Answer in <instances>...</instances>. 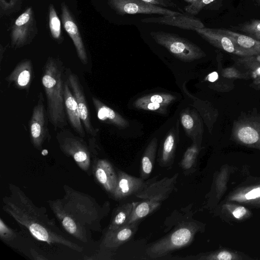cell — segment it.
<instances>
[{
	"instance_id": "obj_1",
	"label": "cell",
	"mask_w": 260,
	"mask_h": 260,
	"mask_svg": "<svg viewBox=\"0 0 260 260\" xmlns=\"http://www.w3.org/2000/svg\"><path fill=\"white\" fill-rule=\"evenodd\" d=\"M9 194L3 199V209L20 226L38 240L77 252L84 247L73 242L50 219L45 209L36 206L18 186L9 184Z\"/></svg>"
},
{
	"instance_id": "obj_2",
	"label": "cell",
	"mask_w": 260,
	"mask_h": 260,
	"mask_svg": "<svg viewBox=\"0 0 260 260\" xmlns=\"http://www.w3.org/2000/svg\"><path fill=\"white\" fill-rule=\"evenodd\" d=\"M64 188L63 198L49 201L48 204L64 230L77 240L88 244L90 231L100 230L103 210L89 196L68 186Z\"/></svg>"
},
{
	"instance_id": "obj_3",
	"label": "cell",
	"mask_w": 260,
	"mask_h": 260,
	"mask_svg": "<svg viewBox=\"0 0 260 260\" xmlns=\"http://www.w3.org/2000/svg\"><path fill=\"white\" fill-rule=\"evenodd\" d=\"M66 78V68L62 60L58 57L49 56L43 68L41 81L49 122L55 131L68 125L63 90Z\"/></svg>"
},
{
	"instance_id": "obj_4",
	"label": "cell",
	"mask_w": 260,
	"mask_h": 260,
	"mask_svg": "<svg viewBox=\"0 0 260 260\" xmlns=\"http://www.w3.org/2000/svg\"><path fill=\"white\" fill-rule=\"evenodd\" d=\"M199 229L197 223L192 222L181 224L170 234L152 244L146 253L152 258H158L186 246L192 241Z\"/></svg>"
},
{
	"instance_id": "obj_5",
	"label": "cell",
	"mask_w": 260,
	"mask_h": 260,
	"mask_svg": "<svg viewBox=\"0 0 260 260\" xmlns=\"http://www.w3.org/2000/svg\"><path fill=\"white\" fill-rule=\"evenodd\" d=\"M150 35L157 44L183 61L190 62L206 56L199 46L178 35L158 30L150 31Z\"/></svg>"
},
{
	"instance_id": "obj_6",
	"label": "cell",
	"mask_w": 260,
	"mask_h": 260,
	"mask_svg": "<svg viewBox=\"0 0 260 260\" xmlns=\"http://www.w3.org/2000/svg\"><path fill=\"white\" fill-rule=\"evenodd\" d=\"M231 139L239 145L260 151V113H242L233 123Z\"/></svg>"
},
{
	"instance_id": "obj_7",
	"label": "cell",
	"mask_w": 260,
	"mask_h": 260,
	"mask_svg": "<svg viewBox=\"0 0 260 260\" xmlns=\"http://www.w3.org/2000/svg\"><path fill=\"white\" fill-rule=\"evenodd\" d=\"M176 173L171 177H165L157 180L154 177L135 196L140 199V204L150 213L157 210L162 202L173 192L178 177Z\"/></svg>"
},
{
	"instance_id": "obj_8",
	"label": "cell",
	"mask_w": 260,
	"mask_h": 260,
	"mask_svg": "<svg viewBox=\"0 0 260 260\" xmlns=\"http://www.w3.org/2000/svg\"><path fill=\"white\" fill-rule=\"evenodd\" d=\"M56 139L65 155L72 157L83 171H89L92 154L89 145L82 137L64 128L57 132Z\"/></svg>"
},
{
	"instance_id": "obj_9",
	"label": "cell",
	"mask_w": 260,
	"mask_h": 260,
	"mask_svg": "<svg viewBox=\"0 0 260 260\" xmlns=\"http://www.w3.org/2000/svg\"><path fill=\"white\" fill-rule=\"evenodd\" d=\"M38 32L37 23L33 8L28 7L11 25V48L17 49L30 44Z\"/></svg>"
},
{
	"instance_id": "obj_10",
	"label": "cell",
	"mask_w": 260,
	"mask_h": 260,
	"mask_svg": "<svg viewBox=\"0 0 260 260\" xmlns=\"http://www.w3.org/2000/svg\"><path fill=\"white\" fill-rule=\"evenodd\" d=\"M44 98L42 92L40 91L28 123L30 141L34 147L39 150L42 149L43 145L46 141L49 142L51 140Z\"/></svg>"
},
{
	"instance_id": "obj_11",
	"label": "cell",
	"mask_w": 260,
	"mask_h": 260,
	"mask_svg": "<svg viewBox=\"0 0 260 260\" xmlns=\"http://www.w3.org/2000/svg\"><path fill=\"white\" fill-rule=\"evenodd\" d=\"M109 6L119 15L126 14H152L174 16L178 11L147 3L142 0H107Z\"/></svg>"
},
{
	"instance_id": "obj_12",
	"label": "cell",
	"mask_w": 260,
	"mask_h": 260,
	"mask_svg": "<svg viewBox=\"0 0 260 260\" xmlns=\"http://www.w3.org/2000/svg\"><path fill=\"white\" fill-rule=\"evenodd\" d=\"M66 76L70 89L76 100L80 117L86 133L88 137H96L99 129L92 124L89 109L79 78L70 68H66Z\"/></svg>"
},
{
	"instance_id": "obj_13",
	"label": "cell",
	"mask_w": 260,
	"mask_h": 260,
	"mask_svg": "<svg viewBox=\"0 0 260 260\" xmlns=\"http://www.w3.org/2000/svg\"><path fill=\"white\" fill-rule=\"evenodd\" d=\"M61 19L64 29L73 41L80 61L86 66L88 58L82 36L73 13L64 2L61 4Z\"/></svg>"
},
{
	"instance_id": "obj_14",
	"label": "cell",
	"mask_w": 260,
	"mask_h": 260,
	"mask_svg": "<svg viewBox=\"0 0 260 260\" xmlns=\"http://www.w3.org/2000/svg\"><path fill=\"white\" fill-rule=\"evenodd\" d=\"M195 31L212 46L226 52L239 56L252 55L238 47L230 37L218 31L217 28L204 27Z\"/></svg>"
},
{
	"instance_id": "obj_15",
	"label": "cell",
	"mask_w": 260,
	"mask_h": 260,
	"mask_svg": "<svg viewBox=\"0 0 260 260\" xmlns=\"http://www.w3.org/2000/svg\"><path fill=\"white\" fill-rule=\"evenodd\" d=\"M141 21L145 23H157L194 31L205 27L200 19L186 12L180 13L174 16L162 15L156 17L145 18Z\"/></svg>"
},
{
	"instance_id": "obj_16",
	"label": "cell",
	"mask_w": 260,
	"mask_h": 260,
	"mask_svg": "<svg viewBox=\"0 0 260 260\" xmlns=\"http://www.w3.org/2000/svg\"><path fill=\"white\" fill-rule=\"evenodd\" d=\"M34 71L32 61L24 59L19 62L11 72L5 78V81L19 90L29 91L34 78Z\"/></svg>"
},
{
	"instance_id": "obj_17",
	"label": "cell",
	"mask_w": 260,
	"mask_h": 260,
	"mask_svg": "<svg viewBox=\"0 0 260 260\" xmlns=\"http://www.w3.org/2000/svg\"><path fill=\"white\" fill-rule=\"evenodd\" d=\"M116 186L112 194L116 200H121L141 191L149 182L141 177L131 176L121 170L117 171Z\"/></svg>"
},
{
	"instance_id": "obj_18",
	"label": "cell",
	"mask_w": 260,
	"mask_h": 260,
	"mask_svg": "<svg viewBox=\"0 0 260 260\" xmlns=\"http://www.w3.org/2000/svg\"><path fill=\"white\" fill-rule=\"evenodd\" d=\"M260 198V178L251 177L231 190L224 201L244 204Z\"/></svg>"
},
{
	"instance_id": "obj_19",
	"label": "cell",
	"mask_w": 260,
	"mask_h": 260,
	"mask_svg": "<svg viewBox=\"0 0 260 260\" xmlns=\"http://www.w3.org/2000/svg\"><path fill=\"white\" fill-rule=\"evenodd\" d=\"M92 169L98 182L112 195L117 185L118 176L111 164L106 159L95 157Z\"/></svg>"
},
{
	"instance_id": "obj_20",
	"label": "cell",
	"mask_w": 260,
	"mask_h": 260,
	"mask_svg": "<svg viewBox=\"0 0 260 260\" xmlns=\"http://www.w3.org/2000/svg\"><path fill=\"white\" fill-rule=\"evenodd\" d=\"M63 90L65 111L69 123L79 136L84 138L86 133L80 117L76 100L70 89L67 76Z\"/></svg>"
},
{
	"instance_id": "obj_21",
	"label": "cell",
	"mask_w": 260,
	"mask_h": 260,
	"mask_svg": "<svg viewBox=\"0 0 260 260\" xmlns=\"http://www.w3.org/2000/svg\"><path fill=\"white\" fill-rule=\"evenodd\" d=\"M219 215L229 223L244 222L252 216V213L246 206L233 201H223L219 207Z\"/></svg>"
},
{
	"instance_id": "obj_22",
	"label": "cell",
	"mask_w": 260,
	"mask_h": 260,
	"mask_svg": "<svg viewBox=\"0 0 260 260\" xmlns=\"http://www.w3.org/2000/svg\"><path fill=\"white\" fill-rule=\"evenodd\" d=\"M0 237L6 244L14 248L31 258V252L34 249L32 244L27 242L28 240L23 238V235H20L7 226L3 220L0 219Z\"/></svg>"
},
{
	"instance_id": "obj_23",
	"label": "cell",
	"mask_w": 260,
	"mask_h": 260,
	"mask_svg": "<svg viewBox=\"0 0 260 260\" xmlns=\"http://www.w3.org/2000/svg\"><path fill=\"white\" fill-rule=\"evenodd\" d=\"M139 222L124 225L114 230L106 231L101 246L106 249H114L130 240L138 228Z\"/></svg>"
},
{
	"instance_id": "obj_24",
	"label": "cell",
	"mask_w": 260,
	"mask_h": 260,
	"mask_svg": "<svg viewBox=\"0 0 260 260\" xmlns=\"http://www.w3.org/2000/svg\"><path fill=\"white\" fill-rule=\"evenodd\" d=\"M91 100L97 117L100 120L107 124H112L120 129L129 126V122L126 119L98 98L92 96Z\"/></svg>"
},
{
	"instance_id": "obj_25",
	"label": "cell",
	"mask_w": 260,
	"mask_h": 260,
	"mask_svg": "<svg viewBox=\"0 0 260 260\" xmlns=\"http://www.w3.org/2000/svg\"><path fill=\"white\" fill-rule=\"evenodd\" d=\"M180 121L183 129L194 142L200 139L203 132V124L201 116L194 110L187 108L180 113Z\"/></svg>"
},
{
	"instance_id": "obj_26",
	"label": "cell",
	"mask_w": 260,
	"mask_h": 260,
	"mask_svg": "<svg viewBox=\"0 0 260 260\" xmlns=\"http://www.w3.org/2000/svg\"><path fill=\"white\" fill-rule=\"evenodd\" d=\"M179 138V122L172 127L164 141L161 154L159 158V164L163 167H171L174 160L175 149Z\"/></svg>"
},
{
	"instance_id": "obj_27",
	"label": "cell",
	"mask_w": 260,
	"mask_h": 260,
	"mask_svg": "<svg viewBox=\"0 0 260 260\" xmlns=\"http://www.w3.org/2000/svg\"><path fill=\"white\" fill-rule=\"evenodd\" d=\"M219 32L230 37L240 48L252 55L260 54V41L249 36L225 28H217Z\"/></svg>"
},
{
	"instance_id": "obj_28",
	"label": "cell",
	"mask_w": 260,
	"mask_h": 260,
	"mask_svg": "<svg viewBox=\"0 0 260 260\" xmlns=\"http://www.w3.org/2000/svg\"><path fill=\"white\" fill-rule=\"evenodd\" d=\"M198 259L202 260H252L254 258L246 253L227 247L200 254Z\"/></svg>"
},
{
	"instance_id": "obj_29",
	"label": "cell",
	"mask_w": 260,
	"mask_h": 260,
	"mask_svg": "<svg viewBox=\"0 0 260 260\" xmlns=\"http://www.w3.org/2000/svg\"><path fill=\"white\" fill-rule=\"evenodd\" d=\"M234 171V167L225 165L222 166L215 175L213 183V195L215 203H218L228 189L230 176Z\"/></svg>"
},
{
	"instance_id": "obj_30",
	"label": "cell",
	"mask_w": 260,
	"mask_h": 260,
	"mask_svg": "<svg viewBox=\"0 0 260 260\" xmlns=\"http://www.w3.org/2000/svg\"><path fill=\"white\" fill-rule=\"evenodd\" d=\"M234 58V65L249 75L252 80L260 76V54Z\"/></svg>"
},
{
	"instance_id": "obj_31",
	"label": "cell",
	"mask_w": 260,
	"mask_h": 260,
	"mask_svg": "<svg viewBox=\"0 0 260 260\" xmlns=\"http://www.w3.org/2000/svg\"><path fill=\"white\" fill-rule=\"evenodd\" d=\"M157 146V139L154 138L147 145L142 157L140 177L146 180L153 168Z\"/></svg>"
},
{
	"instance_id": "obj_32",
	"label": "cell",
	"mask_w": 260,
	"mask_h": 260,
	"mask_svg": "<svg viewBox=\"0 0 260 260\" xmlns=\"http://www.w3.org/2000/svg\"><path fill=\"white\" fill-rule=\"evenodd\" d=\"M138 202H128L119 206L114 213L107 231H113L125 225Z\"/></svg>"
},
{
	"instance_id": "obj_33",
	"label": "cell",
	"mask_w": 260,
	"mask_h": 260,
	"mask_svg": "<svg viewBox=\"0 0 260 260\" xmlns=\"http://www.w3.org/2000/svg\"><path fill=\"white\" fill-rule=\"evenodd\" d=\"M48 24L52 39L58 44L63 41L61 22L54 5L50 4L48 8Z\"/></svg>"
},
{
	"instance_id": "obj_34",
	"label": "cell",
	"mask_w": 260,
	"mask_h": 260,
	"mask_svg": "<svg viewBox=\"0 0 260 260\" xmlns=\"http://www.w3.org/2000/svg\"><path fill=\"white\" fill-rule=\"evenodd\" d=\"M221 59L222 56L221 54H218L217 57L218 66V69L222 77L232 81L236 80L251 79L248 74L242 71L234 64L231 67L222 68Z\"/></svg>"
},
{
	"instance_id": "obj_35",
	"label": "cell",
	"mask_w": 260,
	"mask_h": 260,
	"mask_svg": "<svg viewBox=\"0 0 260 260\" xmlns=\"http://www.w3.org/2000/svg\"><path fill=\"white\" fill-rule=\"evenodd\" d=\"M232 27L260 41V19H251Z\"/></svg>"
},
{
	"instance_id": "obj_36",
	"label": "cell",
	"mask_w": 260,
	"mask_h": 260,
	"mask_svg": "<svg viewBox=\"0 0 260 260\" xmlns=\"http://www.w3.org/2000/svg\"><path fill=\"white\" fill-rule=\"evenodd\" d=\"M176 97L172 94L166 93L150 94L138 98L134 102H152L168 106L176 100Z\"/></svg>"
},
{
	"instance_id": "obj_37",
	"label": "cell",
	"mask_w": 260,
	"mask_h": 260,
	"mask_svg": "<svg viewBox=\"0 0 260 260\" xmlns=\"http://www.w3.org/2000/svg\"><path fill=\"white\" fill-rule=\"evenodd\" d=\"M199 152V146L196 142L189 147L185 152L180 162L184 170L190 169L194 164Z\"/></svg>"
},
{
	"instance_id": "obj_38",
	"label": "cell",
	"mask_w": 260,
	"mask_h": 260,
	"mask_svg": "<svg viewBox=\"0 0 260 260\" xmlns=\"http://www.w3.org/2000/svg\"><path fill=\"white\" fill-rule=\"evenodd\" d=\"M218 74L219 75L217 80L212 83L209 86L211 88L219 92H229L232 90L235 87L234 81L222 77L219 71Z\"/></svg>"
},
{
	"instance_id": "obj_39",
	"label": "cell",
	"mask_w": 260,
	"mask_h": 260,
	"mask_svg": "<svg viewBox=\"0 0 260 260\" xmlns=\"http://www.w3.org/2000/svg\"><path fill=\"white\" fill-rule=\"evenodd\" d=\"M25 0H9L7 3L0 5V15L9 16L21 9L23 2Z\"/></svg>"
},
{
	"instance_id": "obj_40",
	"label": "cell",
	"mask_w": 260,
	"mask_h": 260,
	"mask_svg": "<svg viewBox=\"0 0 260 260\" xmlns=\"http://www.w3.org/2000/svg\"><path fill=\"white\" fill-rule=\"evenodd\" d=\"M135 108L147 111L156 112L165 114L167 111V106L152 102L134 103Z\"/></svg>"
},
{
	"instance_id": "obj_41",
	"label": "cell",
	"mask_w": 260,
	"mask_h": 260,
	"mask_svg": "<svg viewBox=\"0 0 260 260\" xmlns=\"http://www.w3.org/2000/svg\"><path fill=\"white\" fill-rule=\"evenodd\" d=\"M215 0H199L184 7L185 11L192 15L198 14L206 6Z\"/></svg>"
},
{
	"instance_id": "obj_42",
	"label": "cell",
	"mask_w": 260,
	"mask_h": 260,
	"mask_svg": "<svg viewBox=\"0 0 260 260\" xmlns=\"http://www.w3.org/2000/svg\"><path fill=\"white\" fill-rule=\"evenodd\" d=\"M143 1L156 6L164 7L166 8H174L178 12L183 13V10L173 2V0H142Z\"/></svg>"
},
{
	"instance_id": "obj_43",
	"label": "cell",
	"mask_w": 260,
	"mask_h": 260,
	"mask_svg": "<svg viewBox=\"0 0 260 260\" xmlns=\"http://www.w3.org/2000/svg\"><path fill=\"white\" fill-rule=\"evenodd\" d=\"M243 205L252 208L260 209V198L248 201Z\"/></svg>"
},
{
	"instance_id": "obj_44",
	"label": "cell",
	"mask_w": 260,
	"mask_h": 260,
	"mask_svg": "<svg viewBox=\"0 0 260 260\" xmlns=\"http://www.w3.org/2000/svg\"><path fill=\"white\" fill-rule=\"evenodd\" d=\"M219 74L217 72H213L209 74L206 78V80L209 81L211 83L215 82L218 78Z\"/></svg>"
},
{
	"instance_id": "obj_45",
	"label": "cell",
	"mask_w": 260,
	"mask_h": 260,
	"mask_svg": "<svg viewBox=\"0 0 260 260\" xmlns=\"http://www.w3.org/2000/svg\"><path fill=\"white\" fill-rule=\"evenodd\" d=\"M252 87L256 89H260V76L252 80Z\"/></svg>"
},
{
	"instance_id": "obj_46",
	"label": "cell",
	"mask_w": 260,
	"mask_h": 260,
	"mask_svg": "<svg viewBox=\"0 0 260 260\" xmlns=\"http://www.w3.org/2000/svg\"><path fill=\"white\" fill-rule=\"evenodd\" d=\"M8 47V45L4 46L2 45V44L0 45V63H2V59L4 57V54L7 49V48Z\"/></svg>"
},
{
	"instance_id": "obj_47",
	"label": "cell",
	"mask_w": 260,
	"mask_h": 260,
	"mask_svg": "<svg viewBox=\"0 0 260 260\" xmlns=\"http://www.w3.org/2000/svg\"><path fill=\"white\" fill-rule=\"evenodd\" d=\"M184 2L187 3L189 5L193 4V3L199 1V0H183Z\"/></svg>"
},
{
	"instance_id": "obj_48",
	"label": "cell",
	"mask_w": 260,
	"mask_h": 260,
	"mask_svg": "<svg viewBox=\"0 0 260 260\" xmlns=\"http://www.w3.org/2000/svg\"><path fill=\"white\" fill-rule=\"evenodd\" d=\"M258 4L260 5V0H255Z\"/></svg>"
}]
</instances>
